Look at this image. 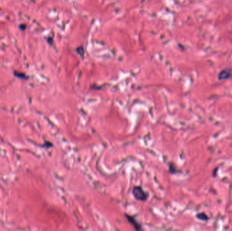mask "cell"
I'll return each mask as SVG.
<instances>
[{"label": "cell", "mask_w": 232, "mask_h": 231, "mask_svg": "<svg viewBox=\"0 0 232 231\" xmlns=\"http://www.w3.org/2000/svg\"><path fill=\"white\" fill-rule=\"evenodd\" d=\"M133 195L136 200L140 201H145L148 199V193L145 192L140 186H134L133 189Z\"/></svg>", "instance_id": "6da1fadb"}, {"label": "cell", "mask_w": 232, "mask_h": 231, "mask_svg": "<svg viewBox=\"0 0 232 231\" xmlns=\"http://www.w3.org/2000/svg\"><path fill=\"white\" fill-rule=\"evenodd\" d=\"M125 215H126V217L128 221L129 222L130 224H132V226H133V227L134 229H135L136 231H142L143 230V228H142L141 225H140V224L137 221V220L134 218V217L131 216V215H128V214H125Z\"/></svg>", "instance_id": "7a4b0ae2"}, {"label": "cell", "mask_w": 232, "mask_h": 231, "mask_svg": "<svg viewBox=\"0 0 232 231\" xmlns=\"http://www.w3.org/2000/svg\"><path fill=\"white\" fill-rule=\"evenodd\" d=\"M232 72L231 69H224L222 70L219 74V79L220 80H224L229 78L231 76Z\"/></svg>", "instance_id": "3957f363"}, {"label": "cell", "mask_w": 232, "mask_h": 231, "mask_svg": "<svg viewBox=\"0 0 232 231\" xmlns=\"http://www.w3.org/2000/svg\"><path fill=\"white\" fill-rule=\"evenodd\" d=\"M14 75L16 77H20V78H23V77H24V78H26L25 74H23V73H20V72H17V71H16V72H14Z\"/></svg>", "instance_id": "277c9868"}]
</instances>
